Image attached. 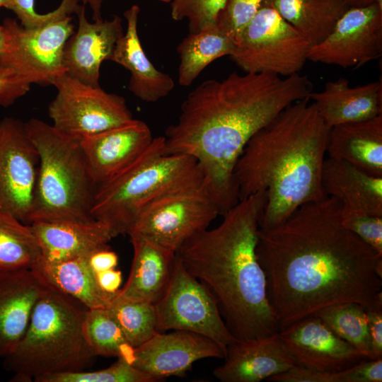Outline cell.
Listing matches in <instances>:
<instances>
[{
	"instance_id": "obj_9",
	"label": "cell",
	"mask_w": 382,
	"mask_h": 382,
	"mask_svg": "<svg viewBox=\"0 0 382 382\" xmlns=\"http://www.w3.org/2000/svg\"><path fill=\"white\" fill-rule=\"evenodd\" d=\"M311 47L270 4L247 25L229 56L245 73L286 77L300 73Z\"/></svg>"
},
{
	"instance_id": "obj_39",
	"label": "cell",
	"mask_w": 382,
	"mask_h": 382,
	"mask_svg": "<svg viewBox=\"0 0 382 382\" xmlns=\"http://www.w3.org/2000/svg\"><path fill=\"white\" fill-rule=\"evenodd\" d=\"M267 380L274 382H342L341 371H320L300 365H296Z\"/></svg>"
},
{
	"instance_id": "obj_12",
	"label": "cell",
	"mask_w": 382,
	"mask_h": 382,
	"mask_svg": "<svg viewBox=\"0 0 382 382\" xmlns=\"http://www.w3.org/2000/svg\"><path fill=\"white\" fill-rule=\"evenodd\" d=\"M57 95L48 106L52 125L76 139L133 119L125 99L100 86L84 83L66 73L54 83Z\"/></svg>"
},
{
	"instance_id": "obj_26",
	"label": "cell",
	"mask_w": 382,
	"mask_h": 382,
	"mask_svg": "<svg viewBox=\"0 0 382 382\" xmlns=\"http://www.w3.org/2000/svg\"><path fill=\"white\" fill-rule=\"evenodd\" d=\"M322 185L325 195L342 205L382 216V176L328 157L323 163Z\"/></svg>"
},
{
	"instance_id": "obj_22",
	"label": "cell",
	"mask_w": 382,
	"mask_h": 382,
	"mask_svg": "<svg viewBox=\"0 0 382 382\" xmlns=\"http://www.w3.org/2000/svg\"><path fill=\"white\" fill-rule=\"evenodd\" d=\"M129 237L133 248L130 274L113 299L155 304L169 284L176 253L141 236Z\"/></svg>"
},
{
	"instance_id": "obj_31",
	"label": "cell",
	"mask_w": 382,
	"mask_h": 382,
	"mask_svg": "<svg viewBox=\"0 0 382 382\" xmlns=\"http://www.w3.org/2000/svg\"><path fill=\"white\" fill-rule=\"evenodd\" d=\"M87 342L98 356L121 358L132 364L135 348L107 308H88L84 318Z\"/></svg>"
},
{
	"instance_id": "obj_20",
	"label": "cell",
	"mask_w": 382,
	"mask_h": 382,
	"mask_svg": "<svg viewBox=\"0 0 382 382\" xmlns=\"http://www.w3.org/2000/svg\"><path fill=\"white\" fill-rule=\"evenodd\" d=\"M50 286L35 270L0 272V358L18 346L35 305Z\"/></svg>"
},
{
	"instance_id": "obj_34",
	"label": "cell",
	"mask_w": 382,
	"mask_h": 382,
	"mask_svg": "<svg viewBox=\"0 0 382 382\" xmlns=\"http://www.w3.org/2000/svg\"><path fill=\"white\" fill-rule=\"evenodd\" d=\"M36 382H156L126 360H117L108 368L93 371L64 372L34 379Z\"/></svg>"
},
{
	"instance_id": "obj_37",
	"label": "cell",
	"mask_w": 382,
	"mask_h": 382,
	"mask_svg": "<svg viewBox=\"0 0 382 382\" xmlns=\"http://www.w3.org/2000/svg\"><path fill=\"white\" fill-rule=\"evenodd\" d=\"M341 221L346 228L357 235L378 255L382 256V216L342 205Z\"/></svg>"
},
{
	"instance_id": "obj_18",
	"label": "cell",
	"mask_w": 382,
	"mask_h": 382,
	"mask_svg": "<svg viewBox=\"0 0 382 382\" xmlns=\"http://www.w3.org/2000/svg\"><path fill=\"white\" fill-rule=\"evenodd\" d=\"M78 30L66 41L64 49L66 73L93 86H100V69L104 60H110L117 40L123 35L122 19L90 23L86 17L85 5L76 13Z\"/></svg>"
},
{
	"instance_id": "obj_29",
	"label": "cell",
	"mask_w": 382,
	"mask_h": 382,
	"mask_svg": "<svg viewBox=\"0 0 382 382\" xmlns=\"http://www.w3.org/2000/svg\"><path fill=\"white\" fill-rule=\"evenodd\" d=\"M233 47L232 40L216 25L190 33L177 47L178 83L190 86L206 66L218 58L230 55Z\"/></svg>"
},
{
	"instance_id": "obj_38",
	"label": "cell",
	"mask_w": 382,
	"mask_h": 382,
	"mask_svg": "<svg viewBox=\"0 0 382 382\" xmlns=\"http://www.w3.org/2000/svg\"><path fill=\"white\" fill-rule=\"evenodd\" d=\"M34 3V0H14L11 8L20 23L27 28H37L70 16L76 13L80 6L78 0H62L53 11L40 14L35 11Z\"/></svg>"
},
{
	"instance_id": "obj_48",
	"label": "cell",
	"mask_w": 382,
	"mask_h": 382,
	"mask_svg": "<svg viewBox=\"0 0 382 382\" xmlns=\"http://www.w3.org/2000/svg\"><path fill=\"white\" fill-rule=\"evenodd\" d=\"M2 43H3V38H2V34H1V30L0 28V52L2 47Z\"/></svg>"
},
{
	"instance_id": "obj_17",
	"label": "cell",
	"mask_w": 382,
	"mask_h": 382,
	"mask_svg": "<svg viewBox=\"0 0 382 382\" xmlns=\"http://www.w3.org/2000/svg\"><path fill=\"white\" fill-rule=\"evenodd\" d=\"M278 332L297 365L306 368L339 372L366 359L315 315L306 316Z\"/></svg>"
},
{
	"instance_id": "obj_49",
	"label": "cell",
	"mask_w": 382,
	"mask_h": 382,
	"mask_svg": "<svg viewBox=\"0 0 382 382\" xmlns=\"http://www.w3.org/2000/svg\"><path fill=\"white\" fill-rule=\"evenodd\" d=\"M161 1H164V2H171L173 0H160Z\"/></svg>"
},
{
	"instance_id": "obj_35",
	"label": "cell",
	"mask_w": 382,
	"mask_h": 382,
	"mask_svg": "<svg viewBox=\"0 0 382 382\" xmlns=\"http://www.w3.org/2000/svg\"><path fill=\"white\" fill-rule=\"evenodd\" d=\"M273 0H226L216 20V25L233 42H238L243 30L265 6Z\"/></svg>"
},
{
	"instance_id": "obj_25",
	"label": "cell",
	"mask_w": 382,
	"mask_h": 382,
	"mask_svg": "<svg viewBox=\"0 0 382 382\" xmlns=\"http://www.w3.org/2000/svg\"><path fill=\"white\" fill-rule=\"evenodd\" d=\"M328 157L382 176V115L330 128Z\"/></svg>"
},
{
	"instance_id": "obj_28",
	"label": "cell",
	"mask_w": 382,
	"mask_h": 382,
	"mask_svg": "<svg viewBox=\"0 0 382 382\" xmlns=\"http://www.w3.org/2000/svg\"><path fill=\"white\" fill-rule=\"evenodd\" d=\"M272 6L311 46L323 41L349 8L343 0H273Z\"/></svg>"
},
{
	"instance_id": "obj_30",
	"label": "cell",
	"mask_w": 382,
	"mask_h": 382,
	"mask_svg": "<svg viewBox=\"0 0 382 382\" xmlns=\"http://www.w3.org/2000/svg\"><path fill=\"white\" fill-rule=\"evenodd\" d=\"M42 253L30 224L0 212V272L34 270Z\"/></svg>"
},
{
	"instance_id": "obj_43",
	"label": "cell",
	"mask_w": 382,
	"mask_h": 382,
	"mask_svg": "<svg viewBox=\"0 0 382 382\" xmlns=\"http://www.w3.org/2000/svg\"><path fill=\"white\" fill-rule=\"evenodd\" d=\"M89 263L96 273L114 269L118 264V256L108 245L93 251L89 256Z\"/></svg>"
},
{
	"instance_id": "obj_42",
	"label": "cell",
	"mask_w": 382,
	"mask_h": 382,
	"mask_svg": "<svg viewBox=\"0 0 382 382\" xmlns=\"http://www.w3.org/2000/svg\"><path fill=\"white\" fill-rule=\"evenodd\" d=\"M366 316L375 359L382 358V309L366 311Z\"/></svg>"
},
{
	"instance_id": "obj_13",
	"label": "cell",
	"mask_w": 382,
	"mask_h": 382,
	"mask_svg": "<svg viewBox=\"0 0 382 382\" xmlns=\"http://www.w3.org/2000/svg\"><path fill=\"white\" fill-rule=\"evenodd\" d=\"M382 54V0L347 8L308 60L357 69Z\"/></svg>"
},
{
	"instance_id": "obj_3",
	"label": "cell",
	"mask_w": 382,
	"mask_h": 382,
	"mask_svg": "<svg viewBox=\"0 0 382 382\" xmlns=\"http://www.w3.org/2000/svg\"><path fill=\"white\" fill-rule=\"evenodd\" d=\"M266 202L263 192L239 200L221 224L185 242L176 252L185 268L214 295L221 314L239 340L278 331L256 254Z\"/></svg>"
},
{
	"instance_id": "obj_45",
	"label": "cell",
	"mask_w": 382,
	"mask_h": 382,
	"mask_svg": "<svg viewBox=\"0 0 382 382\" xmlns=\"http://www.w3.org/2000/svg\"><path fill=\"white\" fill-rule=\"evenodd\" d=\"M82 1L83 5L88 4L92 10V18L96 21L102 20L101 6L103 0H78Z\"/></svg>"
},
{
	"instance_id": "obj_46",
	"label": "cell",
	"mask_w": 382,
	"mask_h": 382,
	"mask_svg": "<svg viewBox=\"0 0 382 382\" xmlns=\"http://www.w3.org/2000/svg\"><path fill=\"white\" fill-rule=\"evenodd\" d=\"M349 8L361 7L369 5L378 0H343Z\"/></svg>"
},
{
	"instance_id": "obj_32",
	"label": "cell",
	"mask_w": 382,
	"mask_h": 382,
	"mask_svg": "<svg viewBox=\"0 0 382 382\" xmlns=\"http://www.w3.org/2000/svg\"><path fill=\"white\" fill-rule=\"evenodd\" d=\"M335 334L355 347L365 358L375 359L366 309L354 302L323 308L314 314Z\"/></svg>"
},
{
	"instance_id": "obj_36",
	"label": "cell",
	"mask_w": 382,
	"mask_h": 382,
	"mask_svg": "<svg viewBox=\"0 0 382 382\" xmlns=\"http://www.w3.org/2000/svg\"><path fill=\"white\" fill-rule=\"evenodd\" d=\"M226 0H173L171 16L175 21L188 20L190 33L216 25L217 16Z\"/></svg>"
},
{
	"instance_id": "obj_33",
	"label": "cell",
	"mask_w": 382,
	"mask_h": 382,
	"mask_svg": "<svg viewBox=\"0 0 382 382\" xmlns=\"http://www.w3.org/2000/svg\"><path fill=\"white\" fill-rule=\"evenodd\" d=\"M107 308L134 348L144 344L157 332L156 313L153 303L113 299Z\"/></svg>"
},
{
	"instance_id": "obj_19",
	"label": "cell",
	"mask_w": 382,
	"mask_h": 382,
	"mask_svg": "<svg viewBox=\"0 0 382 382\" xmlns=\"http://www.w3.org/2000/svg\"><path fill=\"white\" fill-rule=\"evenodd\" d=\"M224 359L225 362L213 371L221 382H259L297 365L278 331L260 337L238 340L227 347Z\"/></svg>"
},
{
	"instance_id": "obj_21",
	"label": "cell",
	"mask_w": 382,
	"mask_h": 382,
	"mask_svg": "<svg viewBox=\"0 0 382 382\" xmlns=\"http://www.w3.org/2000/svg\"><path fill=\"white\" fill-rule=\"evenodd\" d=\"M30 225L41 249V262L46 263L89 255L114 238L110 228L96 219L34 221Z\"/></svg>"
},
{
	"instance_id": "obj_8",
	"label": "cell",
	"mask_w": 382,
	"mask_h": 382,
	"mask_svg": "<svg viewBox=\"0 0 382 382\" xmlns=\"http://www.w3.org/2000/svg\"><path fill=\"white\" fill-rule=\"evenodd\" d=\"M0 28L3 38L0 69L42 86L53 85L66 73L64 49L74 33L71 16L34 28L7 18Z\"/></svg>"
},
{
	"instance_id": "obj_6",
	"label": "cell",
	"mask_w": 382,
	"mask_h": 382,
	"mask_svg": "<svg viewBox=\"0 0 382 382\" xmlns=\"http://www.w3.org/2000/svg\"><path fill=\"white\" fill-rule=\"evenodd\" d=\"M204 180L194 158L166 154L164 137H154L137 162L96 188L91 214L110 228L114 238L129 234L146 207L167 195L199 187Z\"/></svg>"
},
{
	"instance_id": "obj_11",
	"label": "cell",
	"mask_w": 382,
	"mask_h": 382,
	"mask_svg": "<svg viewBox=\"0 0 382 382\" xmlns=\"http://www.w3.org/2000/svg\"><path fill=\"white\" fill-rule=\"evenodd\" d=\"M218 215L219 206L203 184L146 207L128 235L141 236L176 253L185 242L207 229Z\"/></svg>"
},
{
	"instance_id": "obj_2",
	"label": "cell",
	"mask_w": 382,
	"mask_h": 382,
	"mask_svg": "<svg viewBox=\"0 0 382 382\" xmlns=\"http://www.w3.org/2000/svg\"><path fill=\"white\" fill-rule=\"evenodd\" d=\"M312 91V81L300 73L234 71L223 80H207L190 92L178 120L166 128L165 153L197 161L223 215L239 201L233 170L248 141Z\"/></svg>"
},
{
	"instance_id": "obj_47",
	"label": "cell",
	"mask_w": 382,
	"mask_h": 382,
	"mask_svg": "<svg viewBox=\"0 0 382 382\" xmlns=\"http://www.w3.org/2000/svg\"><path fill=\"white\" fill-rule=\"evenodd\" d=\"M13 3L14 0H0V8L4 7L7 9L11 10Z\"/></svg>"
},
{
	"instance_id": "obj_4",
	"label": "cell",
	"mask_w": 382,
	"mask_h": 382,
	"mask_svg": "<svg viewBox=\"0 0 382 382\" xmlns=\"http://www.w3.org/2000/svg\"><path fill=\"white\" fill-rule=\"evenodd\" d=\"M330 127L308 97L284 109L248 141L233 170L239 200L263 192L260 228L327 195L322 185Z\"/></svg>"
},
{
	"instance_id": "obj_5",
	"label": "cell",
	"mask_w": 382,
	"mask_h": 382,
	"mask_svg": "<svg viewBox=\"0 0 382 382\" xmlns=\"http://www.w3.org/2000/svg\"><path fill=\"white\" fill-rule=\"evenodd\" d=\"M87 309L50 286L35 305L21 342L4 358V369L15 374L12 381L28 382L91 366L97 356L84 332Z\"/></svg>"
},
{
	"instance_id": "obj_15",
	"label": "cell",
	"mask_w": 382,
	"mask_h": 382,
	"mask_svg": "<svg viewBox=\"0 0 382 382\" xmlns=\"http://www.w3.org/2000/svg\"><path fill=\"white\" fill-rule=\"evenodd\" d=\"M153 139L146 123L133 118L80 139L90 175L96 187L114 179L137 162Z\"/></svg>"
},
{
	"instance_id": "obj_24",
	"label": "cell",
	"mask_w": 382,
	"mask_h": 382,
	"mask_svg": "<svg viewBox=\"0 0 382 382\" xmlns=\"http://www.w3.org/2000/svg\"><path fill=\"white\" fill-rule=\"evenodd\" d=\"M308 97L330 128L382 115L381 80L351 86L347 79L339 78L326 82L323 91H312Z\"/></svg>"
},
{
	"instance_id": "obj_10",
	"label": "cell",
	"mask_w": 382,
	"mask_h": 382,
	"mask_svg": "<svg viewBox=\"0 0 382 382\" xmlns=\"http://www.w3.org/2000/svg\"><path fill=\"white\" fill-rule=\"evenodd\" d=\"M154 306L157 332L200 334L218 344L225 356L227 347L238 340L227 327L214 295L185 268L177 255L169 284Z\"/></svg>"
},
{
	"instance_id": "obj_7",
	"label": "cell",
	"mask_w": 382,
	"mask_h": 382,
	"mask_svg": "<svg viewBox=\"0 0 382 382\" xmlns=\"http://www.w3.org/2000/svg\"><path fill=\"white\" fill-rule=\"evenodd\" d=\"M25 126L39 156L30 224L94 219L91 211L97 187L90 175L80 140L39 119L32 118Z\"/></svg>"
},
{
	"instance_id": "obj_41",
	"label": "cell",
	"mask_w": 382,
	"mask_h": 382,
	"mask_svg": "<svg viewBox=\"0 0 382 382\" xmlns=\"http://www.w3.org/2000/svg\"><path fill=\"white\" fill-rule=\"evenodd\" d=\"M342 382H381L382 358L364 359L341 371Z\"/></svg>"
},
{
	"instance_id": "obj_40",
	"label": "cell",
	"mask_w": 382,
	"mask_h": 382,
	"mask_svg": "<svg viewBox=\"0 0 382 382\" xmlns=\"http://www.w3.org/2000/svg\"><path fill=\"white\" fill-rule=\"evenodd\" d=\"M30 83L12 71L0 69V107H8L25 96Z\"/></svg>"
},
{
	"instance_id": "obj_1",
	"label": "cell",
	"mask_w": 382,
	"mask_h": 382,
	"mask_svg": "<svg viewBox=\"0 0 382 382\" xmlns=\"http://www.w3.org/2000/svg\"><path fill=\"white\" fill-rule=\"evenodd\" d=\"M342 206L327 196L260 228L256 254L278 331L337 303L382 309V256L342 225Z\"/></svg>"
},
{
	"instance_id": "obj_44",
	"label": "cell",
	"mask_w": 382,
	"mask_h": 382,
	"mask_svg": "<svg viewBox=\"0 0 382 382\" xmlns=\"http://www.w3.org/2000/svg\"><path fill=\"white\" fill-rule=\"evenodd\" d=\"M98 283L105 292L115 294L120 290L122 284V272L110 269L96 273Z\"/></svg>"
},
{
	"instance_id": "obj_23",
	"label": "cell",
	"mask_w": 382,
	"mask_h": 382,
	"mask_svg": "<svg viewBox=\"0 0 382 382\" xmlns=\"http://www.w3.org/2000/svg\"><path fill=\"white\" fill-rule=\"evenodd\" d=\"M139 11V7L133 5L125 12L127 30L117 40L110 60L129 71L128 89L136 97L156 102L167 96L175 83L170 75L154 66L143 50L137 31Z\"/></svg>"
},
{
	"instance_id": "obj_27",
	"label": "cell",
	"mask_w": 382,
	"mask_h": 382,
	"mask_svg": "<svg viewBox=\"0 0 382 382\" xmlns=\"http://www.w3.org/2000/svg\"><path fill=\"white\" fill-rule=\"evenodd\" d=\"M91 254L56 263L40 262L34 270L51 286L76 299L88 308H108L117 294L106 293L100 287L89 263Z\"/></svg>"
},
{
	"instance_id": "obj_16",
	"label": "cell",
	"mask_w": 382,
	"mask_h": 382,
	"mask_svg": "<svg viewBox=\"0 0 382 382\" xmlns=\"http://www.w3.org/2000/svg\"><path fill=\"white\" fill-rule=\"evenodd\" d=\"M225 352L212 340L186 330L156 332L135 348L132 365L156 381L183 376L198 360L224 359Z\"/></svg>"
},
{
	"instance_id": "obj_14",
	"label": "cell",
	"mask_w": 382,
	"mask_h": 382,
	"mask_svg": "<svg viewBox=\"0 0 382 382\" xmlns=\"http://www.w3.org/2000/svg\"><path fill=\"white\" fill-rule=\"evenodd\" d=\"M39 156L25 122L13 117L0 121V212L30 224Z\"/></svg>"
}]
</instances>
